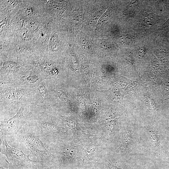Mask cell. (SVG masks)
<instances>
[{"mask_svg": "<svg viewBox=\"0 0 169 169\" xmlns=\"http://www.w3.org/2000/svg\"><path fill=\"white\" fill-rule=\"evenodd\" d=\"M35 105L23 106L11 118L6 120H0V134L5 136L10 142H15L17 134L27 123Z\"/></svg>", "mask_w": 169, "mask_h": 169, "instance_id": "ba28073f", "label": "cell"}, {"mask_svg": "<svg viewBox=\"0 0 169 169\" xmlns=\"http://www.w3.org/2000/svg\"><path fill=\"white\" fill-rule=\"evenodd\" d=\"M0 54H7L29 64L44 56L34 42H3L0 43Z\"/></svg>", "mask_w": 169, "mask_h": 169, "instance_id": "8992f818", "label": "cell"}, {"mask_svg": "<svg viewBox=\"0 0 169 169\" xmlns=\"http://www.w3.org/2000/svg\"><path fill=\"white\" fill-rule=\"evenodd\" d=\"M81 13L76 14L73 18V22L74 24H76L81 20L82 18Z\"/></svg>", "mask_w": 169, "mask_h": 169, "instance_id": "44dd1931", "label": "cell"}, {"mask_svg": "<svg viewBox=\"0 0 169 169\" xmlns=\"http://www.w3.org/2000/svg\"><path fill=\"white\" fill-rule=\"evenodd\" d=\"M57 114L59 118L71 131L73 137L72 141L74 143L79 144L84 140L98 136L90 134L82 123L79 122L74 116Z\"/></svg>", "mask_w": 169, "mask_h": 169, "instance_id": "8fae6325", "label": "cell"}, {"mask_svg": "<svg viewBox=\"0 0 169 169\" xmlns=\"http://www.w3.org/2000/svg\"><path fill=\"white\" fill-rule=\"evenodd\" d=\"M46 79L39 71L33 65L22 76L20 82L28 86L34 88Z\"/></svg>", "mask_w": 169, "mask_h": 169, "instance_id": "ac0fdd59", "label": "cell"}, {"mask_svg": "<svg viewBox=\"0 0 169 169\" xmlns=\"http://www.w3.org/2000/svg\"><path fill=\"white\" fill-rule=\"evenodd\" d=\"M110 14V12L109 10L106 11L100 17L98 20L97 25L98 27L102 26L104 23L109 19Z\"/></svg>", "mask_w": 169, "mask_h": 169, "instance_id": "ffe728a7", "label": "cell"}, {"mask_svg": "<svg viewBox=\"0 0 169 169\" xmlns=\"http://www.w3.org/2000/svg\"><path fill=\"white\" fill-rule=\"evenodd\" d=\"M53 19L48 15L44 22L34 36L35 44L43 52L44 55L49 41L51 22Z\"/></svg>", "mask_w": 169, "mask_h": 169, "instance_id": "9a60e30c", "label": "cell"}, {"mask_svg": "<svg viewBox=\"0 0 169 169\" xmlns=\"http://www.w3.org/2000/svg\"><path fill=\"white\" fill-rule=\"evenodd\" d=\"M81 145L74 143L72 140L56 141L51 144L48 149L57 157L58 169H71L80 167V159Z\"/></svg>", "mask_w": 169, "mask_h": 169, "instance_id": "5b68a950", "label": "cell"}, {"mask_svg": "<svg viewBox=\"0 0 169 169\" xmlns=\"http://www.w3.org/2000/svg\"><path fill=\"white\" fill-rule=\"evenodd\" d=\"M36 105L50 107L51 96L46 79L34 88Z\"/></svg>", "mask_w": 169, "mask_h": 169, "instance_id": "e0dca14e", "label": "cell"}, {"mask_svg": "<svg viewBox=\"0 0 169 169\" xmlns=\"http://www.w3.org/2000/svg\"><path fill=\"white\" fill-rule=\"evenodd\" d=\"M0 135V153L6 156V161L14 169H19L21 167L34 169L38 167L36 161L32 160L29 158L30 154L27 155L22 150L10 146L8 143L6 137Z\"/></svg>", "mask_w": 169, "mask_h": 169, "instance_id": "9c48e42d", "label": "cell"}, {"mask_svg": "<svg viewBox=\"0 0 169 169\" xmlns=\"http://www.w3.org/2000/svg\"><path fill=\"white\" fill-rule=\"evenodd\" d=\"M35 105L34 88L21 82L0 84V119H10L21 106Z\"/></svg>", "mask_w": 169, "mask_h": 169, "instance_id": "7a4b0ae2", "label": "cell"}, {"mask_svg": "<svg viewBox=\"0 0 169 169\" xmlns=\"http://www.w3.org/2000/svg\"><path fill=\"white\" fill-rule=\"evenodd\" d=\"M146 131L151 144L157 149H160L161 145L160 133L158 131L152 126H147Z\"/></svg>", "mask_w": 169, "mask_h": 169, "instance_id": "d6986e66", "label": "cell"}, {"mask_svg": "<svg viewBox=\"0 0 169 169\" xmlns=\"http://www.w3.org/2000/svg\"><path fill=\"white\" fill-rule=\"evenodd\" d=\"M119 156L110 149L95 167L97 169H125L119 162Z\"/></svg>", "mask_w": 169, "mask_h": 169, "instance_id": "2e32d148", "label": "cell"}, {"mask_svg": "<svg viewBox=\"0 0 169 169\" xmlns=\"http://www.w3.org/2000/svg\"><path fill=\"white\" fill-rule=\"evenodd\" d=\"M27 123L37 133L48 149L56 141L73 140L71 130L50 106L35 105Z\"/></svg>", "mask_w": 169, "mask_h": 169, "instance_id": "6da1fadb", "label": "cell"}, {"mask_svg": "<svg viewBox=\"0 0 169 169\" xmlns=\"http://www.w3.org/2000/svg\"><path fill=\"white\" fill-rule=\"evenodd\" d=\"M17 14L25 22L46 15L44 0H21Z\"/></svg>", "mask_w": 169, "mask_h": 169, "instance_id": "30bf717a", "label": "cell"}, {"mask_svg": "<svg viewBox=\"0 0 169 169\" xmlns=\"http://www.w3.org/2000/svg\"><path fill=\"white\" fill-rule=\"evenodd\" d=\"M136 144V138L133 129L127 126L124 130L122 140L115 152L121 157L128 155Z\"/></svg>", "mask_w": 169, "mask_h": 169, "instance_id": "5bb4252c", "label": "cell"}, {"mask_svg": "<svg viewBox=\"0 0 169 169\" xmlns=\"http://www.w3.org/2000/svg\"><path fill=\"white\" fill-rule=\"evenodd\" d=\"M79 143L81 145L80 166L84 168L95 166L107 151L111 147L110 144L102 134Z\"/></svg>", "mask_w": 169, "mask_h": 169, "instance_id": "277c9868", "label": "cell"}, {"mask_svg": "<svg viewBox=\"0 0 169 169\" xmlns=\"http://www.w3.org/2000/svg\"><path fill=\"white\" fill-rule=\"evenodd\" d=\"M22 169H28L27 168H26V167H22ZM37 169H38V168Z\"/></svg>", "mask_w": 169, "mask_h": 169, "instance_id": "cb8c5ba5", "label": "cell"}, {"mask_svg": "<svg viewBox=\"0 0 169 169\" xmlns=\"http://www.w3.org/2000/svg\"><path fill=\"white\" fill-rule=\"evenodd\" d=\"M32 66L7 54H0V84L20 82L22 76Z\"/></svg>", "mask_w": 169, "mask_h": 169, "instance_id": "52a82bcc", "label": "cell"}, {"mask_svg": "<svg viewBox=\"0 0 169 169\" xmlns=\"http://www.w3.org/2000/svg\"><path fill=\"white\" fill-rule=\"evenodd\" d=\"M8 163V162H7ZM8 167L9 168L8 169H14V168L13 167V166L11 165L10 164H9L8 163ZM0 169H5L2 166H0Z\"/></svg>", "mask_w": 169, "mask_h": 169, "instance_id": "603a6c76", "label": "cell"}, {"mask_svg": "<svg viewBox=\"0 0 169 169\" xmlns=\"http://www.w3.org/2000/svg\"><path fill=\"white\" fill-rule=\"evenodd\" d=\"M55 22L52 21L50 35L44 56L48 58L57 60L61 50L62 40L60 34L56 29Z\"/></svg>", "mask_w": 169, "mask_h": 169, "instance_id": "7c38bea8", "label": "cell"}, {"mask_svg": "<svg viewBox=\"0 0 169 169\" xmlns=\"http://www.w3.org/2000/svg\"><path fill=\"white\" fill-rule=\"evenodd\" d=\"M23 150L36 157L37 165L42 169H51L58 165V159L47 147L37 133L26 123L17 134L15 142Z\"/></svg>", "mask_w": 169, "mask_h": 169, "instance_id": "3957f363", "label": "cell"}, {"mask_svg": "<svg viewBox=\"0 0 169 169\" xmlns=\"http://www.w3.org/2000/svg\"><path fill=\"white\" fill-rule=\"evenodd\" d=\"M121 38L127 43H130L132 40V38L129 35H122L121 36Z\"/></svg>", "mask_w": 169, "mask_h": 169, "instance_id": "7402d4cb", "label": "cell"}, {"mask_svg": "<svg viewBox=\"0 0 169 169\" xmlns=\"http://www.w3.org/2000/svg\"><path fill=\"white\" fill-rule=\"evenodd\" d=\"M31 64L36 68L46 79H56L59 74L57 60L50 59L43 56Z\"/></svg>", "mask_w": 169, "mask_h": 169, "instance_id": "4fadbf2b", "label": "cell"}]
</instances>
